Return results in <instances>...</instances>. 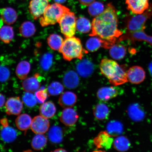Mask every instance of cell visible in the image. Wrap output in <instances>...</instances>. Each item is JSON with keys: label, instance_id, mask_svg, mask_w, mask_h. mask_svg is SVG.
<instances>
[{"label": "cell", "instance_id": "6da1fadb", "mask_svg": "<svg viewBox=\"0 0 152 152\" xmlns=\"http://www.w3.org/2000/svg\"><path fill=\"white\" fill-rule=\"evenodd\" d=\"M118 23L116 10L109 3L103 12L93 20L89 35L100 38L104 41L102 47L110 48L123 35V32L118 29Z\"/></svg>", "mask_w": 152, "mask_h": 152}, {"label": "cell", "instance_id": "7a4b0ae2", "mask_svg": "<svg viewBox=\"0 0 152 152\" xmlns=\"http://www.w3.org/2000/svg\"><path fill=\"white\" fill-rule=\"evenodd\" d=\"M101 73L114 86L123 85L128 81L127 72L124 67L113 60L104 58L100 64Z\"/></svg>", "mask_w": 152, "mask_h": 152}, {"label": "cell", "instance_id": "3957f363", "mask_svg": "<svg viewBox=\"0 0 152 152\" xmlns=\"http://www.w3.org/2000/svg\"><path fill=\"white\" fill-rule=\"evenodd\" d=\"M59 51L64 59L68 61L75 58L81 60L84 53H88V51L83 48L80 40L74 37L66 38Z\"/></svg>", "mask_w": 152, "mask_h": 152}, {"label": "cell", "instance_id": "277c9868", "mask_svg": "<svg viewBox=\"0 0 152 152\" xmlns=\"http://www.w3.org/2000/svg\"><path fill=\"white\" fill-rule=\"evenodd\" d=\"M69 10L61 4H49L44 14L40 18V23L43 27L55 24L59 22L64 15Z\"/></svg>", "mask_w": 152, "mask_h": 152}, {"label": "cell", "instance_id": "5b68a950", "mask_svg": "<svg viewBox=\"0 0 152 152\" xmlns=\"http://www.w3.org/2000/svg\"><path fill=\"white\" fill-rule=\"evenodd\" d=\"M152 17V4L149 9L142 14L129 17L126 22L127 33L144 31L145 24Z\"/></svg>", "mask_w": 152, "mask_h": 152}, {"label": "cell", "instance_id": "8992f818", "mask_svg": "<svg viewBox=\"0 0 152 152\" xmlns=\"http://www.w3.org/2000/svg\"><path fill=\"white\" fill-rule=\"evenodd\" d=\"M77 18L75 13L67 11L58 22L61 31L66 38L74 37L76 33Z\"/></svg>", "mask_w": 152, "mask_h": 152}, {"label": "cell", "instance_id": "52a82bcc", "mask_svg": "<svg viewBox=\"0 0 152 152\" xmlns=\"http://www.w3.org/2000/svg\"><path fill=\"white\" fill-rule=\"evenodd\" d=\"M49 0H31L29 5L30 14L34 20L41 18L48 7Z\"/></svg>", "mask_w": 152, "mask_h": 152}, {"label": "cell", "instance_id": "ba28073f", "mask_svg": "<svg viewBox=\"0 0 152 152\" xmlns=\"http://www.w3.org/2000/svg\"><path fill=\"white\" fill-rule=\"evenodd\" d=\"M127 9L134 15L142 14L149 9V0H126Z\"/></svg>", "mask_w": 152, "mask_h": 152}, {"label": "cell", "instance_id": "9c48e42d", "mask_svg": "<svg viewBox=\"0 0 152 152\" xmlns=\"http://www.w3.org/2000/svg\"><path fill=\"white\" fill-rule=\"evenodd\" d=\"M50 126V123L48 119L42 116L38 115L32 119L31 128L37 134H43L47 132Z\"/></svg>", "mask_w": 152, "mask_h": 152}, {"label": "cell", "instance_id": "30bf717a", "mask_svg": "<svg viewBox=\"0 0 152 152\" xmlns=\"http://www.w3.org/2000/svg\"><path fill=\"white\" fill-rule=\"evenodd\" d=\"M128 81L134 84H138L145 79V72L143 68L140 66H132L127 72Z\"/></svg>", "mask_w": 152, "mask_h": 152}, {"label": "cell", "instance_id": "8fae6325", "mask_svg": "<svg viewBox=\"0 0 152 152\" xmlns=\"http://www.w3.org/2000/svg\"><path fill=\"white\" fill-rule=\"evenodd\" d=\"M112 137L107 131L101 132L94 138V143L99 149H109L113 143L114 140Z\"/></svg>", "mask_w": 152, "mask_h": 152}, {"label": "cell", "instance_id": "7c38bea8", "mask_svg": "<svg viewBox=\"0 0 152 152\" xmlns=\"http://www.w3.org/2000/svg\"><path fill=\"white\" fill-rule=\"evenodd\" d=\"M23 109V103L18 97L10 98L6 102V112L7 115H20Z\"/></svg>", "mask_w": 152, "mask_h": 152}, {"label": "cell", "instance_id": "4fadbf2b", "mask_svg": "<svg viewBox=\"0 0 152 152\" xmlns=\"http://www.w3.org/2000/svg\"><path fill=\"white\" fill-rule=\"evenodd\" d=\"M79 118V115L75 109L72 107L64 109L60 117L61 121L67 126L75 125Z\"/></svg>", "mask_w": 152, "mask_h": 152}, {"label": "cell", "instance_id": "5bb4252c", "mask_svg": "<svg viewBox=\"0 0 152 152\" xmlns=\"http://www.w3.org/2000/svg\"><path fill=\"white\" fill-rule=\"evenodd\" d=\"M1 123L3 126L1 132V138L4 141L11 142L17 138V134L15 129L9 126L8 121L6 119L1 120Z\"/></svg>", "mask_w": 152, "mask_h": 152}, {"label": "cell", "instance_id": "9a60e30c", "mask_svg": "<svg viewBox=\"0 0 152 152\" xmlns=\"http://www.w3.org/2000/svg\"><path fill=\"white\" fill-rule=\"evenodd\" d=\"M129 39L134 42L136 41H144L149 43L152 46V37L146 34L144 31H137L134 33H126L125 35L121 37L119 41Z\"/></svg>", "mask_w": 152, "mask_h": 152}, {"label": "cell", "instance_id": "2e32d148", "mask_svg": "<svg viewBox=\"0 0 152 152\" xmlns=\"http://www.w3.org/2000/svg\"><path fill=\"white\" fill-rule=\"evenodd\" d=\"M119 94L118 89L113 86L102 87L98 90L97 96L102 101L107 102L115 98Z\"/></svg>", "mask_w": 152, "mask_h": 152}, {"label": "cell", "instance_id": "e0dca14e", "mask_svg": "<svg viewBox=\"0 0 152 152\" xmlns=\"http://www.w3.org/2000/svg\"><path fill=\"white\" fill-rule=\"evenodd\" d=\"M76 69L80 75L83 77H87L92 75L94 71V66L92 62L88 60L84 59L77 64Z\"/></svg>", "mask_w": 152, "mask_h": 152}, {"label": "cell", "instance_id": "ac0fdd59", "mask_svg": "<svg viewBox=\"0 0 152 152\" xmlns=\"http://www.w3.org/2000/svg\"><path fill=\"white\" fill-rule=\"evenodd\" d=\"M77 96L75 93L67 91L60 96L58 102L61 107L65 109L73 107L77 102Z\"/></svg>", "mask_w": 152, "mask_h": 152}, {"label": "cell", "instance_id": "d6986e66", "mask_svg": "<svg viewBox=\"0 0 152 152\" xmlns=\"http://www.w3.org/2000/svg\"><path fill=\"white\" fill-rule=\"evenodd\" d=\"M0 16L3 22L8 25L14 23L18 18L16 11L10 7L0 9Z\"/></svg>", "mask_w": 152, "mask_h": 152}, {"label": "cell", "instance_id": "ffe728a7", "mask_svg": "<svg viewBox=\"0 0 152 152\" xmlns=\"http://www.w3.org/2000/svg\"><path fill=\"white\" fill-rule=\"evenodd\" d=\"M37 74L34 77L27 78L22 83L23 90L26 92L33 93L37 91L40 86Z\"/></svg>", "mask_w": 152, "mask_h": 152}, {"label": "cell", "instance_id": "44dd1931", "mask_svg": "<svg viewBox=\"0 0 152 152\" xmlns=\"http://www.w3.org/2000/svg\"><path fill=\"white\" fill-rule=\"evenodd\" d=\"M63 83L66 88L69 89L75 88L79 84V79L78 75L75 71H68L64 75Z\"/></svg>", "mask_w": 152, "mask_h": 152}, {"label": "cell", "instance_id": "7402d4cb", "mask_svg": "<svg viewBox=\"0 0 152 152\" xmlns=\"http://www.w3.org/2000/svg\"><path fill=\"white\" fill-rule=\"evenodd\" d=\"M40 115L47 119L51 118L56 113V109L53 102L49 101L45 102L39 107Z\"/></svg>", "mask_w": 152, "mask_h": 152}, {"label": "cell", "instance_id": "603a6c76", "mask_svg": "<svg viewBox=\"0 0 152 152\" xmlns=\"http://www.w3.org/2000/svg\"><path fill=\"white\" fill-rule=\"evenodd\" d=\"M126 53V47L122 45L115 44L110 48V56L114 59H122L124 58Z\"/></svg>", "mask_w": 152, "mask_h": 152}, {"label": "cell", "instance_id": "cb8c5ba5", "mask_svg": "<svg viewBox=\"0 0 152 152\" xmlns=\"http://www.w3.org/2000/svg\"><path fill=\"white\" fill-rule=\"evenodd\" d=\"M32 121L31 117L26 114H23L17 117L15 121L17 128L19 130L26 131L31 127Z\"/></svg>", "mask_w": 152, "mask_h": 152}, {"label": "cell", "instance_id": "d4e9b609", "mask_svg": "<svg viewBox=\"0 0 152 152\" xmlns=\"http://www.w3.org/2000/svg\"><path fill=\"white\" fill-rule=\"evenodd\" d=\"M31 69L29 63L26 61H23L19 63L17 66L16 74L20 80H24L27 77Z\"/></svg>", "mask_w": 152, "mask_h": 152}, {"label": "cell", "instance_id": "484cf974", "mask_svg": "<svg viewBox=\"0 0 152 152\" xmlns=\"http://www.w3.org/2000/svg\"><path fill=\"white\" fill-rule=\"evenodd\" d=\"M107 132L112 137L118 136L123 130L122 124L119 121H113L108 123L106 127Z\"/></svg>", "mask_w": 152, "mask_h": 152}, {"label": "cell", "instance_id": "4316f807", "mask_svg": "<svg viewBox=\"0 0 152 152\" xmlns=\"http://www.w3.org/2000/svg\"><path fill=\"white\" fill-rule=\"evenodd\" d=\"M94 115L96 119L103 120L108 117L109 114V109L105 104H99L95 106L93 110Z\"/></svg>", "mask_w": 152, "mask_h": 152}, {"label": "cell", "instance_id": "83f0119b", "mask_svg": "<svg viewBox=\"0 0 152 152\" xmlns=\"http://www.w3.org/2000/svg\"><path fill=\"white\" fill-rule=\"evenodd\" d=\"M14 33L13 28L4 26L0 28V40L5 43L8 44L12 40Z\"/></svg>", "mask_w": 152, "mask_h": 152}, {"label": "cell", "instance_id": "f1b7e54d", "mask_svg": "<svg viewBox=\"0 0 152 152\" xmlns=\"http://www.w3.org/2000/svg\"><path fill=\"white\" fill-rule=\"evenodd\" d=\"M48 138L50 141L54 144H58L63 139L62 129L58 126H53L49 130Z\"/></svg>", "mask_w": 152, "mask_h": 152}, {"label": "cell", "instance_id": "f546056e", "mask_svg": "<svg viewBox=\"0 0 152 152\" xmlns=\"http://www.w3.org/2000/svg\"><path fill=\"white\" fill-rule=\"evenodd\" d=\"M64 40L61 36L58 34H51L47 39V42L50 48L54 50H59L61 48Z\"/></svg>", "mask_w": 152, "mask_h": 152}, {"label": "cell", "instance_id": "4dcf8cb0", "mask_svg": "<svg viewBox=\"0 0 152 152\" xmlns=\"http://www.w3.org/2000/svg\"><path fill=\"white\" fill-rule=\"evenodd\" d=\"M36 28L33 23L26 21L22 23L20 28V32L23 37L28 38L32 37L35 34Z\"/></svg>", "mask_w": 152, "mask_h": 152}, {"label": "cell", "instance_id": "1f68e13d", "mask_svg": "<svg viewBox=\"0 0 152 152\" xmlns=\"http://www.w3.org/2000/svg\"><path fill=\"white\" fill-rule=\"evenodd\" d=\"M77 29L80 33H88L92 30V24L88 19L85 17H80L77 20Z\"/></svg>", "mask_w": 152, "mask_h": 152}, {"label": "cell", "instance_id": "d6a6232c", "mask_svg": "<svg viewBox=\"0 0 152 152\" xmlns=\"http://www.w3.org/2000/svg\"><path fill=\"white\" fill-rule=\"evenodd\" d=\"M114 147L119 151H125L129 149L130 142L128 139L125 136L118 137L113 142Z\"/></svg>", "mask_w": 152, "mask_h": 152}, {"label": "cell", "instance_id": "836d02e7", "mask_svg": "<svg viewBox=\"0 0 152 152\" xmlns=\"http://www.w3.org/2000/svg\"><path fill=\"white\" fill-rule=\"evenodd\" d=\"M104 41L100 38L92 37L88 39L86 44L87 50L94 52L97 50L101 47H102Z\"/></svg>", "mask_w": 152, "mask_h": 152}, {"label": "cell", "instance_id": "e575fe53", "mask_svg": "<svg viewBox=\"0 0 152 152\" xmlns=\"http://www.w3.org/2000/svg\"><path fill=\"white\" fill-rule=\"evenodd\" d=\"M47 140L43 134H37L33 138L31 142V146L33 149L39 151L43 149L46 146Z\"/></svg>", "mask_w": 152, "mask_h": 152}, {"label": "cell", "instance_id": "d590c367", "mask_svg": "<svg viewBox=\"0 0 152 152\" xmlns=\"http://www.w3.org/2000/svg\"><path fill=\"white\" fill-rule=\"evenodd\" d=\"M104 8V5L101 2L94 1L89 5L88 12L93 17H96L103 12Z\"/></svg>", "mask_w": 152, "mask_h": 152}, {"label": "cell", "instance_id": "8d00e7d4", "mask_svg": "<svg viewBox=\"0 0 152 152\" xmlns=\"http://www.w3.org/2000/svg\"><path fill=\"white\" fill-rule=\"evenodd\" d=\"M63 86L58 82L55 81L49 85L47 88L48 94L49 96H56L63 92Z\"/></svg>", "mask_w": 152, "mask_h": 152}, {"label": "cell", "instance_id": "74e56055", "mask_svg": "<svg viewBox=\"0 0 152 152\" xmlns=\"http://www.w3.org/2000/svg\"><path fill=\"white\" fill-rule=\"evenodd\" d=\"M23 101L28 107H33L37 104V101L36 97L31 92H26L23 96Z\"/></svg>", "mask_w": 152, "mask_h": 152}, {"label": "cell", "instance_id": "f35d334b", "mask_svg": "<svg viewBox=\"0 0 152 152\" xmlns=\"http://www.w3.org/2000/svg\"><path fill=\"white\" fill-rule=\"evenodd\" d=\"M53 60V56L50 53H47L43 56L40 61L42 68L45 71L49 69L52 66Z\"/></svg>", "mask_w": 152, "mask_h": 152}, {"label": "cell", "instance_id": "ab89813d", "mask_svg": "<svg viewBox=\"0 0 152 152\" xmlns=\"http://www.w3.org/2000/svg\"><path fill=\"white\" fill-rule=\"evenodd\" d=\"M10 72L9 68L4 66L0 65V82L7 81L10 77Z\"/></svg>", "mask_w": 152, "mask_h": 152}, {"label": "cell", "instance_id": "60d3db41", "mask_svg": "<svg viewBox=\"0 0 152 152\" xmlns=\"http://www.w3.org/2000/svg\"><path fill=\"white\" fill-rule=\"evenodd\" d=\"M48 94L46 90H42L38 91L36 94V98L38 102L42 103L46 99Z\"/></svg>", "mask_w": 152, "mask_h": 152}, {"label": "cell", "instance_id": "b9f144b4", "mask_svg": "<svg viewBox=\"0 0 152 152\" xmlns=\"http://www.w3.org/2000/svg\"><path fill=\"white\" fill-rule=\"evenodd\" d=\"M82 4L85 6H89L95 1V0H79Z\"/></svg>", "mask_w": 152, "mask_h": 152}, {"label": "cell", "instance_id": "7bdbcfd3", "mask_svg": "<svg viewBox=\"0 0 152 152\" xmlns=\"http://www.w3.org/2000/svg\"><path fill=\"white\" fill-rule=\"evenodd\" d=\"M5 102V98L4 96L0 94V108L3 106Z\"/></svg>", "mask_w": 152, "mask_h": 152}, {"label": "cell", "instance_id": "ee69618b", "mask_svg": "<svg viewBox=\"0 0 152 152\" xmlns=\"http://www.w3.org/2000/svg\"><path fill=\"white\" fill-rule=\"evenodd\" d=\"M54 1H56V3L61 4L64 2L66 0H54Z\"/></svg>", "mask_w": 152, "mask_h": 152}, {"label": "cell", "instance_id": "f6af8a7d", "mask_svg": "<svg viewBox=\"0 0 152 152\" xmlns=\"http://www.w3.org/2000/svg\"><path fill=\"white\" fill-rule=\"evenodd\" d=\"M149 68L150 73H151L152 76V62L150 64Z\"/></svg>", "mask_w": 152, "mask_h": 152}, {"label": "cell", "instance_id": "bcb514c9", "mask_svg": "<svg viewBox=\"0 0 152 152\" xmlns=\"http://www.w3.org/2000/svg\"><path fill=\"white\" fill-rule=\"evenodd\" d=\"M54 152H65L66 151L65 150L62 149H59L55 150Z\"/></svg>", "mask_w": 152, "mask_h": 152}]
</instances>
